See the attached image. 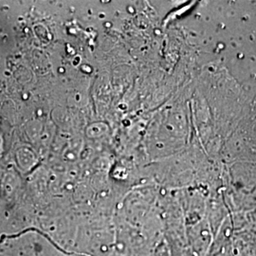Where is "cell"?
<instances>
[{"instance_id":"cell-1","label":"cell","mask_w":256,"mask_h":256,"mask_svg":"<svg viewBox=\"0 0 256 256\" xmlns=\"http://www.w3.org/2000/svg\"><path fill=\"white\" fill-rule=\"evenodd\" d=\"M186 236L192 256H206L214 234L207 220H202L189 227Z\"/></svg>"},{"instance_id":"cell-2","label":"cell","mask_w":256,"mask_h":256,"mask_svg":"<svg viewBox=\"0 0 256 256\" xmlns=\"http://www.w3.org/2000/svg\"><path fill=\"white\" fill-rule=\"evenodd\" d=\"M234 230L230 220H225L214 234L206 256H232Z\"/></svg>"}]
</instances>
